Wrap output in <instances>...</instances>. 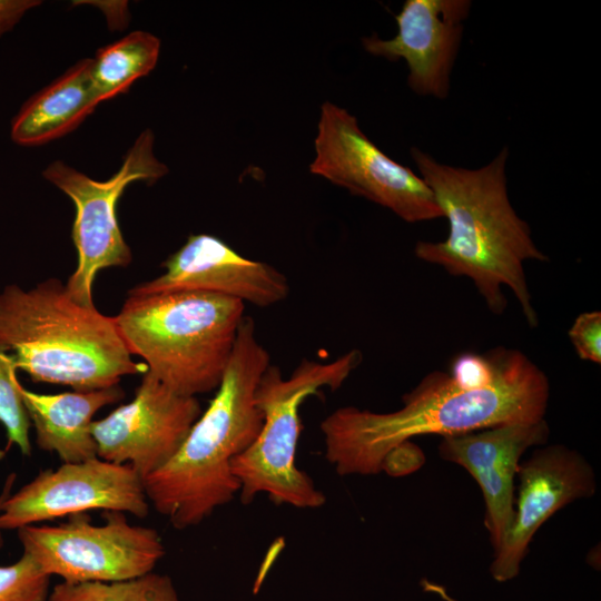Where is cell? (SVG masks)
I'll return each mask as SVG.
<instances>
[{
  "instance_id": "cell-1",
  "label": "cell",
  "mask_w": 601,
  "mask_h": 601,
  "mask_svg": "<svg viewBox=\"0 0 601 601\" xmlns=\"http://www.w3.org/2000/svg\"><path fill=\"white\" fill-rule=\"evenodd\" d=\"M493 351L495 376L483 388H461L450 374L433 371L396 411L336 408L319 425L326 460L338 475H373L391 451L417 435H457L544 418L550 395L544 372L520 351Z\"/></svg>"
},
{
  "instance_id": "cell-2",
  "label": "cell",
  "mask_w": 601,
  "mask_h": 601,
  "mask_svg": "<svg viewBox=\"0 0 601 601\" xmlns=\"http://www.w3.org/2000/svg\"><path fill=\"white\" fill-rule=\"evenodd\" d=\"M411 155L420 176L450 225L443 242H418L417 258L472 279L489 309L502 314L509 287L529 326L538 325L523 264L548 260L531 237L526 221L512 207L506 188L508 148L487 165L466 169L444 165L418 148Z\"/></svg>"
},
{
  "instance_id": "cell-3",
  "label": "cell",
  "mask_w": 601,
  "mask_h": 601,
  "mask_svg": "<svg viewBox=\"0 0 601 601\" xmlns=\"http://www.w3.org/2000/svg\"><path fill=\"white\" fill-rule=\"evenodd\" d=\"M269 365V353L256 335L255 323L245 316L208 407L173 457L142 480L148 501L174 528L198 525L239 493L231 461L262 428L255 393Z\"/></svg>"
},
{
  "instance_id": "cell-4",
  "label": "cell",
  "mask_w": 601,
  "mask_h": 601,
  "mask_svg": "<svg viewBox=\"0 0 601 601\" xmlns=\"http://www.w3.org/2000/svg\"><path fill=\"white\" fill-rule=\"evenodd\" d=\"M0 347L33 382L75 391L116 386L147 371L132 359L114 318L78 303L56 278L0 292Z\"/></svg>"
},
{
  "instance_id": "cell-5",
  "label": "cell",
  "mask_w": 601,
  "mask_h": 601,
  "mask_svg": "<svg viewBox=\"0 0 601 601\" xmlns=\"http://www.w3.org/2000/svg\"><path fill=\"white\" fill-rule=\"evenodd\" d=\"M244 317L243 302L190 290L128 295L112 316L129 353L188 396L217 390Z\"/></svg>"
},
{
  "instance_id": "cell-6",
  "label": "cell",
  "mask_w": 601,
  "mask_h": 601,
  "mask_svg": "<svg viewBox=\"0 0 601 601\" xmlns=\"http://www.w3.org/2000/svg\"><path fill=\"white\" fill-rule=\"evenodd\" d=\"M362 362V353L352 349L331 362L304 358L287 377L278 366L269 365L255 393L263 425L255 441L231 461L239 483V499L250 503L266 493L276 505L317 509L326 495L311 476L295 464L302 423L299 410L311 395L328 387L337 390Z\"/></svg>"
},
{
  "instance_id": "cell-7",
  "label": "cell",
  "mask_w": 601,
  "mask_h": 601,
  "mask_svg": "<svg viewBox=\"0 0 601 601\" xmlns=\"http://www.w3.org/2000/svg\"><path fill=\"white\" fill-rule=\"evenodd\" d=\"M152 147L154 134L146 129L126 154L120 169L104 181L95 180L60 160L51 162L42 173L72 200L76 208L71 237L78 263L66 288L82 305L95 306L92 287L99 270L126 267L131 263V250L117 219V204L131 183L154 184L168 173L167 166L156 158Z\"/></svg>"
},
{
  "instance_id": "cell-8",
  "label": "cell",
  "mask_w": 601,
  "mask_h": 601,
  "mask_svg": "<svg viewBox=\"0 0 601 601\" xmlns=\"http://www.w3.org/2000/svg\"><path fill=\"white\" fill-rule=\"evenodd\" d=\"M105 523L92 524L85 513L58 525L18 529L23 553L63 582H111L152 572L165 554L158 532L132 525L125 513L104 511Z\"/></svg>"
},
{
  "instance_id": "cell-9",
  "label": "cell",
  "mask_w": 601,
  "mask_h": 601,
  "mask_svg": "<svg viewBox=\"0 0 601 601\" xmlns=\"http://www.w3.org/2000/svg\"><path fill=\"white\" fill-rule=\"evenodd\" d=\"M312 174L388 208L407 223L443 217L432 190L411 168L391 159L361 130L357 119L323 104Z\"/></svg>"
},
{
  "instance_id": "cell-10",
  "label": "cell",
  "mask_w": 601,
  "mask_h": 601,
  "mask_svg": "<svg viewBox=\"0 0 601 601\" xmlns=\"http://www.w3.org/2000/svg\"><path fill=\"white\" fill-rule=\"evenodd\" d=\"M144 481L128 464L95 457L79 463H62L45 470L9 495L0 511V530L89 510L118 511L145 518L149 503Z\"/></svg>"
},
{
  "instance_id": "cell-11",
  "label": "cell",
  "mask_w": 601,
  "mask_h": 601,
  "mask_svg": "<svg viewBox=\"0 0 601 601\" xmlns=\"http://www.w3.org/2000/svg\"><path fill=\"white\" fill-rule=\"evenodd\" d=\"M201 412L196 396L171 391L146 371L129 403L93 421L97 455L130 465L144 480L173 457Z\"/></svg>"
},
{
  "instance_id": "cell-12",
  "label": "cell",
  "mask_w": 601,
  "mask_h": 601,
  "mask_svg": "<svg viewBox=\"0 0 601 601\" xmlns=\"http://www.w3.org/2000/svg\"><path fill=\"white\" fill-rule=\"evenodd\" d=\"M518 474L514 518L490 565L497 582L518 577L532 538L549 518L575 500L592 496L597 489L591 465L562 444L536 450L520 464Z\"/></svg>"
},
{
  "instance_id": "cell-13",
  "label": "cell",
  "mask_w": 601,
  "mask_h": 601,
  "mask_svg": "<svg viewBox=\"0 0 601 601\" xmlns=\"http://www.w3.org/2000/svg\"><path fill=\"white\" fill-rule=\"evenodd\" d=\"M161 266L164 274L136 285L128 295L204 292L269 307L283 302L289 293L288 280L279 270L267 263L244 257L209 234L189 235Z\"/></svg>"
},
{
  "instance_id": "cell-14",
  "label": "cell",
  "mask_w": 601,
  "mask_h": 601,
  "mask_svg": "<svg viewBox=\"0 0 601 601\" xmlns=\"http://www.w3.org/2000/svg\"><path fill=\"white\" fill-rule=\"evenodd\" d=\"M470 9V0H406L395 16L398 30L394 38L373 35L362 43L372 55L404 59L414 92L444 99Z\"/></svg>"
},
{
  "instance_id": "cell-15",
  "label": "cell",
  "mask_w": 601,
  "mask_h": 601,
  "mask_svg": "<svg viewBox=\"0 0 601 601\" xmlns=\"http://www.w3.org/2000/svg\"><path fill=\"white\" fill-rule=\"evenodd\" d=\"M550 428L544 418L503 424L479 433L442 436L439 453L464 467L477 482L485 502V528L494 551L514 518V476L522 454L544 444Z\"/></svg>"
},
{
  "instance_id": "cell-16",
  "label": "cell",
  "mask_w": 601,
  "mask_h": 601,
  "mask_svg": "<svg viewBox=\"0 0 601 601\" xmlns=\"http://www.w3.org/2000/svg\"><path fill=\"white\" fill-rule=\"evenodd\" d=\"M21 396L39 449L58 454L62 463H79L97 455L92 436L95 414L124 397L119 385L58 394L21 387Z\"/></svg>"
},
{
  "instance_id": "cell-17",
  "label": "cell",
  "mask_w": 601,
  "mask_h": 601,
  "mask_svg": "<svg viewBox=\"0 0 601 601\" xmlns=\"http://www.w3.org/2000/svg\"><path fill=\"white\" fill-rule=\"evenodd\" d=\"M90 69L91 58L82 59L30 97L11 121L12 141L39 146L76 129L99 104Z\"/></svg>"
},
{
  "instance_id": "cell-18",
  "label": "cell",
  "mask_w": 601,
  "mask_h": 601,
  "mask_svg": "<svg viewBox=\"0 0 601 601\" xmlns=\"http://www.w3.org/2000/svg\"><path fill=\"white\" fill-rule=\"evenodd\" d=\"M160 41L146 31H134L100 48L91 58L90 78L98 102L127 92L156 66Z\"/></svg>"
},
{
  "instance_id": "cell-19",
  "label": "cell",
  "mask_w": 601,
  "mask_h": 601,
  "mask_svg": "<svg viewBox=\"0 0 601 601\" xmlns=\"http://www.w3.org/2000/svg\"><path fill=\"white\" fill-rule=\"evenodd\" d=\"M47 601H181L168 575L154 572L111 582H61Z\"/></svg>"
},
{
  "instance_id": "cell-20",
  "label": "cell",
  "mask_w": 601,
  "mask_h": 601,
  "mask_svg": "<svg viewBox=\"0 0 601 601\" xmlns=\"http://www.w3.org/2000/svg\"><path fill=\"white\" fill-rule=\"evenodd\" d=\"M12 356L0 347V424L4 427L8 445L18 446L23 455H30V420L24 407L21 387Z\"/></svg>"
},
{
  "instance_id": "cell-21",
  "label": "cell",
  "mask_w": 601,
  "mask_h": 601,
  "mask_svg": "<svg viewBox=\"0 0 601 601\" xmlns=\"http://www.w3.org/2000/svg\"><path fill=\"white\" fill-rule=\"evenodd\" d=\"M50 577L22 553L10 565H0V601H47Z\"/></svg>"
},
{
  "instance_id": "cell-22",
  "label": "cell",
  "mask_w": 601,
  "mask_h": 601,
  "mask_svg": "<svg viewBox=\"0 0 601 601\" xmlns=\"http://www.w3.org/2000/svg\"><path fill=\"white\" fill-rule=\"evenodd\" d=\"M450 376L464 390H477L490 385L495 376L494 351L484 355L460 354L452 362Z\"/></svg>"
},
{
  "instance_id": "cell-23",
  "label": "cell",
  "mask_w": 601,
  "mask_h": 601,
  "mask_svg": "<svg viewBox=\"0 0 601 601\" xmlns=\"http://www.w3.org/2000/svg\"><path fill=\"white\" fill-rule=\"evenodd\" d=\"M568 334L581 359L601 363L600 312H585L577 316Z\"/></svg>"
},
{
  "instance_id": "cell-24",
  "label": "cell",
  "mask_w": 601,
  "mask_h": 601,
  "mask_svg": "<svg viewBox=\"0 0 601 601\" xmlns=\"http://www.w3.org/2000/svg\"><path fill=\"white\" fill-rule=\"evenodd\" d=\"M40 3L38 0H0V38L12 30L27 11Z\"/></svg>"
},
{
  "instance_id": "cell-25",
  "label": "cell",
  "mask_w": 601,
  "mask_h": 601,
  "mask_svg": "<svg viewBox=\"0 0 601 601\" xmlns=\"http://www.w3.org/2000/svg\"><path fill=\"white\" fill-rule=\"evenodd\" d=\"M14 479H16V475L10 474L9 477L6 481L2 493L0 494V511H1V508H2V504H3L4 500L10 495V491H11V487H12V485L14 483ZM2 545H3V539H2L1 530H0V549L2 548Z\"/></svg>"
}]
</instances>
